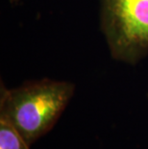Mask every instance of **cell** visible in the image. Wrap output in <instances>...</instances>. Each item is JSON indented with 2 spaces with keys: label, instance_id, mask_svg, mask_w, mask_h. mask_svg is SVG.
Instances as JSON below:
<instances>
[{
  "label": "cell",
  "instance_id": "cell-1",
  "mask_svg": "<svg viewBox=\"0 0 148 149\" xmlns=\"http://www.w3.org/2000/svg\"><path fill=\"white\" fill-rule=\"evenodd\" d=\"M74 85L42 79L8 90L1 87L0 116L32 145L56 124L74 93Z\"/></svg>",
  "mask_w": 148,
  "mask_h": 149
},
{
  "label": "cell",
  "instance_id": "cell-3",
  "mask_svg": "<svg viewBox=\"0 0 148 149\" xmlns=\"http://www.w3.org/2000/svg\"><path fill=\"white\" fill-rule=\"evenodd\" d=\"M0 149H30L22 136L3 116H0Z\"/></svg>",
  "mask_w": 148,
  "mask_h": 149
},
{
  "label": "cell",
  "instance_id": "cell-2",
  "mask_svg": "<svg viewBox=\"0 0 148 149\" xmlns=\"http://www.w3.org/2000/svg\"><path fill=\"white\" fill-rule=\"evenodd\" d=\"M101 26L114 59L134 65L148 53V0H101Z\"/></svg>",
  "mask_w": 148,
  "mask_h": 149
}]
</instances>
